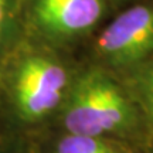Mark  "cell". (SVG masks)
Instances as JSON below:
<instances>
[{
    "label": "cell",
    "instance_id": "cell-3",
    "mask_svg": "<svg viewBox=\"0 0 153 153\" xmlns=\"http://www.w3.org/2000/svg\"><path fill=\"white\" fill-rule=\"evenodd\" d=\"M101 58L116 68H133L153 57V6L126 9L97 40Z\"/></svg>",
    "mask_w": 153,
    "mask_h": 153
},
{
    "label": "cell",
    "instance_id": "cell-2",
    "mask_svg": "<svg viewBox=\"0 0 153 153\" xmlns=\"http://www.w3.org/2000/svg\"><path fill=\"white\" fill-rule=\"evenodd\" d=\"M68 91L65 68L44 55L27 57L14 78V101L19 115L28 122L45 118L64 101Z\"/></svg>",
    "mask_w": 153,
    "mask_h": 153
},
{
    "label": "cell",
    "instance_id": "cell-1",
    "mask_svg": "<svg viewBox=\"0 0 153 153\" xmlns=\"http://www.w3.org/2000/svg\"><path fill=\"white\" fill-rule=\"evenodd\" d=\"M62 123L68 133L123 135L137 123V105L111 75L88 70L67 91Z\"/></svg>",
    "mask_w": 153,
    "mask_h": 153
},
{
    "label": "cell",
    "instance_id": "cell-6",
    "mask_svg": "<svg viewBox=\"0 0 153 153\" xmlns=\"http://www.w3.org/2000/svg\"><path fill=\"white\" fill-rule=\"evenodd\" d=\"M57 153H128V150L105 136L67 133L57 145Z\"/></svg>",
    "mask_w": 153,
    "mask_h": 153
},
{
    "label": "cell",
    "instance_id": "cell-7",
    "mask_svg": "<svg viewBox=\"0 0 153 153\" xmlns=\"http://www.w3.org/2000/svg\"><path fill=\"white\" fill-rule=\"evenodd\" d=\"M7 24V0H0V44L3 41Z\"/></svg>",
    "mask_w": 153,
    "mask_h": 153
},
{
    "label": "cell",
    "instance_id": "cell-4",
    "mask_svg": "<svg viewBox=\"0 0 153 153\" xmlns=\"http://www.w3.org/2000/svg\"><path fill=\"white\" fill-rule=\"evenodd\" d=\"M106 9V0H37L36 22L55 38H74L94 28Z\"/></svg>",
    "mask_w": 153,
    "mask_h": 153
},
{
    "label": "cell",
    "instance_id": "cell-5",
    "mask_svg": "<svg viewBox=\"0 0 153 153\" xmlns=\"http://www.w3.org/2000/svg\"><path fill=\"white\" fill-rule=\"evenodd\" d=\"M131 95L150 125L153 126V57L131 68Z\"/></svg>",
    "mask_w": 153,
    "mask_h": 153
}]
</instances>
